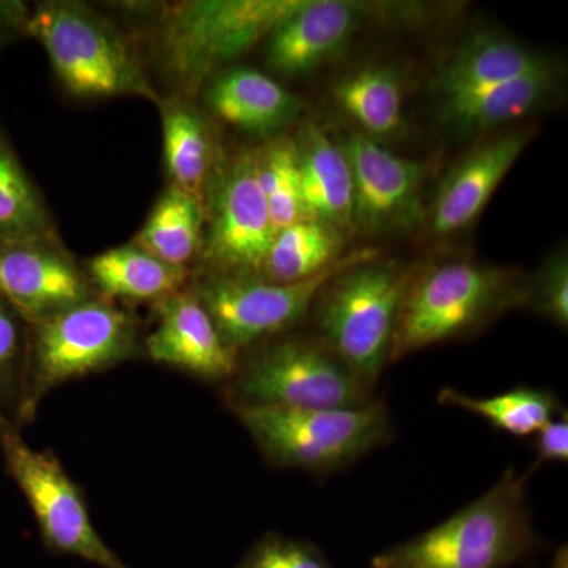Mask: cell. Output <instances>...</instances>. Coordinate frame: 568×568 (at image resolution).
<instances>
[{
  "label": "cell",
  "mask_w": 568,
  "mask_h": 568,
  "mask_svg": "<svg viewBox=\"0 0 568 568\" xmlns=\"http://www.w3.org/2000/svg\"><path fill=\"white\" fill-rule=\"evenodd\" d=\"M528 276L473 260L414 268L396 323L390 362L439 343L476 335L528 305Z\"/></svg>",
  "instance_id": "cell-1"
},
{
  "label": "cell",
  "mask_w": 568,
  "mask_h": 568,
  "mask_svg": "<svg viewBox=\"0 0 568 568\" xmlns=\"http://www.w3.org/2000/svg\"><path fill=\"white\" fill-rule=\"evenodd\" d=\"M529 477L507 467L487 493L435 528L379 552L372 568H508L529 559L540 548L526 495Z\"/></svg>",
  "instance_id": "cell-2"
},
{
  "label": "cell",
  "mask_w": 568,
  "mask_h": 568,
  "mask_svg": "<svg viewBox=\"0 0 568 568\" xmlns=\"http://www.w3.org/2000/svg\"><path fill=\"white\" fill-rule=\"evenodd\" d=\"M302 0H186L159 7L153 48L173 95L194 100L205 82L244 58Z\"/></svg>",
  "instance_id": "cell-3"
},
{
  "label": "cell",
  "mask_w": 568,
  "mask_h": 568,
  "mask_svg": "<svg viewBox=\"0 0 568 568\" xmlns=\"http://www.w3.org/2000/svg\"><path fill=\"white\" fill-rule=\"evenodd\" d=\"M28 39L47 52L52 73L78 100L138 97L155 104L140 51L118 22L77 0H48L32 7Z\"/></svg>",
  "instance_id": "cell-4"
},
{
  "label": "cell",
  "mask_w": 568,
  "mask_h": 568,
  "mask_svg": "<svg viewBox=\"0 0 568 568\" xmlns=\"http://www.w3.org/2000/svg\"><path fill=\"white\" fill-rule=\"evenodd\" d=\"M272 465L327 476L377 448L395 432L384 399L361 407L302 409L282 406L231 407Z\"/></svg>",
  "instance_id": "cell-5"
},
{
  "label": "cell",
  "mask_w": 568,
  "mask_h": 568,
  "mask_svg": "<svg viewBox=\"0 0 568 568\" xmlns=\"http://www.w3.org/2000/svg\"><path fill=\"white\" fill-rule=\"evenodd\" d=\"M414 268L379 256L355 264L325 284L313 304L320 338L372 390L390 364L399 308Z\"/></svg>",
  "instance_id": "cell-6"
},
{
  "label": "cell",
  "mask_w": 568,
  "mask_h": 568,
  "mask_svg": "<svg viewBox=\"0 0 568 568\" xmlns=\"http://www.w3.org/2000/svg\"><path fill=\"white\" fill-rule=\"evenodd\" d=\"M29 353L18 417L28 422L52 388L134 357L140 332L132 313L95 297L29 325Z\"/></svg>",
  "instance_id": "cell-7"
},
{
  "label": "cell",
  "mask_w": 568,
  "mask_h": 568,
  "mask_svg": "<svg viewBox=\"0 0 568 568\" xmlns=\"http://www.w3.org/2000/svg\"><path fill=\"white\" fill-rule=\"evenodd\" d=\"M227 386L230 406L361 407L376 398L321 338L282 336L254 345Z\"/></svg>",
  "instance_id": "cell-8"
},
{
  "label": "cell",
  "mask_w": 568,
  "mask_h": 568,
  "mask_svg": "<svg viewBox=\"0 0 568 568\" xmlns=\"http://www.w3.org/2000/svg\"><path fill=\"white\" fill-rule=\"evenodd\" d=\"M375 250H355L312 278L272 283L260 275L204 274L190 284L209 313L224 345L241 355L301 323L325 284L355 264L375 260Z\"/></svg>",
  "instance_id": "cell-9"
},
{
  "label": "cell",
  "mask_w": 568,
  "mask_h": 568,
  "mask_svg": "<svg viewBox=\"0 0 568 568\" xmlns=\"http://www.w3.org/2000/svg\"><path fill=\"white\" fill-rule=\"evenodd\" d=\"M0 448L7 470L33 511L44 545L55 555L74 556L100 568H132L93 526L84 497L52 452L36 450L0 409Z\"/></svg>",
  "instance_id": "cell-10"
},
{
  "label": "cell",
  "mask_w": 568,
  "mask_h": 568,
  "mask_svg": "<svg viewBox=\"0 0 568 568\" xmlns=\"http://www.w3.org/2000/svg\"><path fill=\"white\" fill-rule=\"evenodd\" d=\"M204 274L260 275L275 230L253 151L224 159L203 200Z\"/></svg>",
  "instance_id": "cell-11"
},
{
  "label": "cell",
  "mask_w": 568,
  "mask_h": 568,
  "mask_svg": "<svg viewBox=\"0 0 568 568\" xmlns=\"http://www.w3.org/2000/svg\"><path fill=\"white\" fill-rule=\"evenodd\" d=\"M342 148L353 174L354 230L386 234L413 227L422 215L426 163L395 155L361 132Z\"/></svg>",
  "instance_id": "cell-12"
},
{
  "label": "cell",
  "mask_w": 568,
  "mask_h": 568,
  "mask_svg": "<svg viewBox=\"0 0 568 568\" xmlns=\"http://www.w3.org/2000/svg\"><path fill=\"white\" fill-rule=\"evenodd\" d=\"M95 295L84 267L63 242L0 244V297L29 325Z\"/></svg>",
  "instance_id": "cell-13"
},
{
  "label": "cell",
  "mask_w": 568,
  "mask_h": 568,
  "mask_svg": "<svg viewBox=\"0 0 568 568\" xmlns=\"http://www.w3.org/2000/svg\"><path fill=\"white\" fill-rule=\"evenodd\" d=\"M155 327L144 351L156 364L174 366L211 383H230L239 355L227 349L192 287L153 304Z\"/></svg>",
  "instance_id": "cell-14"
},
{
  "label": "cell",
  "mask_w": 568,
  "mask_h": 568,
  "mask_svg": "<svg viewBox=\"0 0 568 568\" xmlns=\"http://www.w3.org/2000/svg\"><path fill=\"white\" fill-rule=\"evenodd\" d=\"M534 134V126L496 134L459 160L444 179L429 211L433 235L448 237L476 222Z\"/></svg>",
  "instance_id": "cell-15"
},
{
  "label": "cell",
  "mask_w": 568,
  "mask_h": 568,
  "mask_svg": "<svg viewBox=\"0 0 568 568\" xmlns=\"http://www.w3.org/2000/svg\"><path fill=\"white\" fill-rule=\"evenodd\" d=\"M364 7L346 0H302L265 39V62L284 78L312 73L353 39Z\"/></svg>",
  "instance_id": "cell-16"
},
{
  "label": "cell",
  "mask_w": 568,
  "mask_h": 568,
  "mask_svg": "<svg viewBox=\"0 0 568 568\" xmlns=\"http://www.w3.org/2000/svg\"><path fill=\"white\" fill-rule=\"evenodd\" d=\"M200 95L211 118L265 141L283 136L304 111L293 92L252 67L220 71L205 82Z\"/></svg>",
  "instance_id": "cell-17"
},
{
  "label": "cell",
  "mask_w": 568,
  "mask_h": 568,
  "mask_svg": "<svg viewBox=\"0 0 568 568\" xmlns=\"http://www.w3.org/2000/svg\"><path fill=\"white\" fill-rule=\"evenodd\" d=\"M155 106L162 122L168 185L203 201L226 159L211 115L193 100L173 93L160 97Z\"/></svg>",
  "instance_id": "cell-18"
},
{
  "label": "cell",
  "mask_w": 568,
  "mask_h": 568,
  "mask_svg": "<svg viewBox=\"0 0 568 568\" xmlns=\"http://www.w3.org/2000/svg\"><path fill=\"white\" fill-rule=\"evenodd\" d=\"M294 142L308 220L331 224L342 233L354 230L353 174L342 144L315 123H305Z\"/></svg>",
  "instance_id": "cell-19"
},
{
  "label": "cell",
  "mask_w": 568,
  "mask_h": 568,
  "mask_svg": "<svg viewBox=\"0 0 568 568\" xmlns=\"http://www.w3.org/2000/svg\"><path fill=\"white\" fill-rule=\"evenodd\" d=\"M84 271L100 297L138 304H155L185 290L192 275L189 268L163 263L133 241L85 261Z\"/></svg>",
  "instance_id": "cell-20"
},
{
  "label": "cell",
  "mask_w": 568,
  "mask_h": 568,
  "mask_svg": "<svg viewBox=\"0 0 568 568\" xmlns=\"http://www.w3.org/2000/svg\"><path fill=\"white\" fill-rule=\"evenodd\" d=\"M548 65L547 59L518 41L478 33L452 54L440 70L437 88L440 99H448L517 80Z\"/></svg>",
  "instance_id": "cell-21"
},
{
  "label": "cell",
  "mask_w": 568,
  "mask_h": 568,
  "mask_svg": "<svg viewBox=\"0 0 568 568\" xmlns=\"http://www.w3.org/2000/svg\"><path fill=\"white\" fill-rule=\"evenodd\" d=\"M556 84L558 74L548 65L481 91L440 99V111L444 121L458 132H488L544 106L555 93Z\"/></svg>",
  "instance_id": "cell-22"
},
{
  "label": "cell",
  "mask_w": 568,
  "mask_h": 568,
  "mask_svg": "<svg viewBox=\"0 0 568 568\" xmlns=\"http://www.w3.org/2000/svg\"><path fill=\"white\" fill-rule=\"evenodd\" d=\"M63 242L40 186L0 125V244Z\"/></svg>",
  "instance_id": "cell-23"
},
{
  "label": "cell",
  "mask_w": 568,
  "mask_h": 568,
  "mask_svg": "<svg viewBox=\"0 0 568 568\" xmlns=\"http://www.w3.org/2000/svg\"><path fill=\"white\" fill-rule=\"evenodd\" d=\"M334 99L365 136L383 142L402 134L405 92L388 67L369 65L345 74L334 85Z\"/></svg>",
  "instance_id": "cell-24"
},
{
  "label": "cell",
  "mask_w": 568,
  "mask_h": 568,
  "mask_svg": "<svg viewBox=\"0 0 568 568\" xmlns=\"http://www.w3.org/2000/svg\"><path fill=\"white\" fill-rule=\"evenodd\" d=\"M203 237V201L166 185L133 242L163 263L190 271L200 261Z\"/></svg>",
  "instance_id": "cell-25"
},
{
  "label": "cell",
  "mask_w": 568,
  "mask_h": 568,
  "mask_svg": "<svg viewBox=\"0 0 568 568\" xmlns=\"http://www.w3.org/2000/svg\"><path fill=\"white\" fill-rule=\"evenodd\" d=\"M342 231L316 220H302L275 234L261 267V278L295 283L312 278L335 264L343 254Z\"/></svg>",
  "instance_id": "cell-26"
},
{
  "label": "cell",
  "mask_w": 568,
  "mask_h": 568,
  "mask_svg": "<svg viewBox=\"0 0 568 568\" xmlns=\"http://www.w3.org/2000/svg\"><path fill=\"white\" fill-rule=\"evenodd\" d=\"M440 405L465 409L487 420L493 428L515 437L537 435L552 417L562 410L558 396L551 390L517 387L504 394L478 398L446 387L437 395Z\"/></svg>",
  "instance_id": "cell-27"
},
{
  "label": "cell",
  "mask_w": 568,
  "mask_h": 568,
  "mask_svg": "<svg viewBox=\"0 0 568 568\" xmlns=\"http://www.w3.org/2000/svg\"><path fill=\"white\" fill-rule=\"evenodd\" d=\"M253 155L275 234L291 224L308 220L294 140L283 134L265 141L260 149H254Z\"/></svg>",
  "instance_id": "cell-28"
},
{
  "label": "cell",
  "mask_w": 568,
  "mask_h": 568,
  "mask_svg": "<svg viewBox=\"0 0 568 568\" xmlns=\"http://www.w3.org/2000/svg\"><path fill=\"white\" fill-rule=\"evenodd\" d=\"M537 315L567 328L568 257L566 248L552 253L534 278L528 280V305Z\"/></svg>",
  "instance_id": "cell-29"
},
{
  "label": "cell",
  "mask_w": 568,
  "mask_h": 568,
  "mask_svg": "<svg viewBox=\"0 0 568 568\" xmlns=\"http://www.w3.org/2000/svg\"><path fill=\"white\" fill-rule=\"evenodd\" d=\"M29 334L31 327L28 321L6 298L0 297V402L17 384L22 386L28 364Z\"/></svg>",
  "instance_id": "cell-30"
},
{
  "label": "cell",
  "mask_w": 568,
  "mask_h": 568,
  "mask_svg": "<svg viewBox=\"0 0 568 568\" xmlns=\"http://www.w3.org/2000/svg\"><path fill=\"white\" fill-rule=\"evenodd\" d=\"M235 568H332L312 541L265 534Z\"/></svg>",
  "instance_id": "cell-31"
},
{
  "label": "cell",
  "mask_w": 568,
  "mask_h": 568,
  "mask_svg": "<svg viewBox=\"0 0 568 568\" xmlns=\"http://www.w3.org/2000/svg\"><path fill=\"white\" fill-rule=\"evenodd\" d=\"M534 452H536V459L528 470L529 474L544 465L568 462V414L566 407H562L558 416L552 417L537 433L536 439H534Z\"/></svg>",
  "instance_id": "cell-32"
},
{
  "label": "cell",
  "mask_w": 568,
  "mask_h": 568,
  "mask_svg": "<svg viewBox=\"0 0 568 568\" xmlns=\"http://www.w3.org/2000/svg\"><path fill=\"white\" fill-rule=\"evenodd\" d=\"M32 7L22 0H0V52L28 39Z\"/></svg>",
  "instance_id": "cell-33"
},
{
  "label": "cell",
  "mask_w": 568,
  "mask_h": 568,
  "mask_svg": "<svg viewBox=\"0 0 568 568\" xmlns=\"http://www.w3.org/2000/svg\"><path fill=\"white\" fill-rule=\"evenodd\" d=\"M549 568H568V548L567 545H562L556 549L555 556H552Z\"/></svg>",
  "instance_id": "cell-34"
}]
</instances>
